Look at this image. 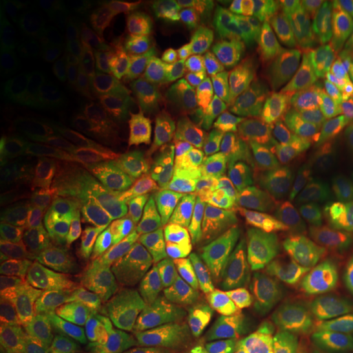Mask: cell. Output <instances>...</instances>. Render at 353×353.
I'll return each mask as SVG.
<instances>
[{
	"label": "cell",
	"mask_w": 353,
	"mask_h": 353,
	"mask_svg": "<svg viewBox=\"0 0 353 353\" xmlns=\"http://www.w3.org/2000/svg\"><path fill=\"white\" fill-rule=\"evenodd\" d=\"M247 259L288 306H309L325 286L335 250L325 239L260 237L247 242Z\"/></svg>",
	"instance_id": "6da1fadb"
},
{
	"label": "cell",
	"mask_w": 353,
	"mask_h": 353,
	"mask_svg": "<svg viewBox=\"0 0 353 353\" xmlns=\"http://www.w3.org/2000/svg\"><path fill=\"white\" fill-rule=\"evenodd\" d=\"M321 353H353V275L345 283H325Z\"/></svg>",
	"instance_id": "d6986e66"
},
{
	"label": "cell",
	"mask_w": 353,
	"mask_h": 353,
	"mask_svg": "<svg viewBox=\"0 0 353 353\" xmlns=\"http://www.w3.org/2000/svg\"><path fill=\"white\" fill-rule=\"evenodd\" d=\"M44 61L61 85L82 97L97 99L113 74V52L88 20L69 21L57 30Z\"/></svg>",
	"instance_id": "5b68a950"
},
{
	"label": "cell",
	"mask_w": 353,
	"mask_h": 353,
	"mask_svg": "<svg viewBox=\"0 0 353 353\" xmlns=\"http://www.w3.org/2000/svg\"><path fill=\"white\" fill-rule=\"evenodd\" d=\"M138 321L145 335L162 343L172 353H237L213 342L198 330L165 317L138 312Z\"/></svg>",
	"instance_id": "d4e9b609"
},
{
	"label": "cell",
	"mask_w": 353,
	"mask_h": 353,
	"mask_svg": "<svg viewBox=\"0 0 353 353\" xmlns=\"http://www.w3.org/2000/svg\"><path fill=\"white\" fill-rule=\"evenodd\" d=\"M316 72L324 87L353 88V30L335 28L316 41Z\"/></svg>",
	"instance_id": "7402d4cb"
},
{
	"label": "cell",
	"mask_w": 353,
	"mask_h": 353,
	"mask_svg": "<svg viewBox=\"0 0 353 353\" xmlns=\"http://www.w3.org/2000/svg\"><path fill=\"white\" fill-rule=\"evenodd\" d=\"M309 117L324 138H350L353 136V88H319L311 101Z\"/></svg>",
	"instance_id": "cb8c5ba5"
},
{
	"label": "cell",
	"mask_w": 353,
	"mask_h": 353,
	"mask_svg": "<svg viewBox=\"0 0 353 353\" xmlns=\"http://www.w3.org/2000/svg\"><path fill=\"white\" fill-rule=\"evenodd\" d=\"M165 257L161 234L130 205L113 203L95 241V272L143 270Z\"/></svg>",
	"instance_id": "ba28073f"
},
{
	"label": "cell",
	"mask_w": 353,
	"mask_h": 353,
	"mask_svg": "<svg viewBox=\"0 0 353 353\" xmlns=\"http://www.w3.org/2000/svg\"><path fill=\"white\" fill-rule=\"evenodd\" d=\"M325 221L337 237L353 275V193L330 203L325 208Z\"/></svg>",
	"instance_id": "d6a6232c"
},
{
	"label": "cell",
	"mask_w": 353,
	"mask_h": 353,
	"mask_svg": "<svg viewBox=\"0 0 353 353\" xmlns=\"http://www.w3.org/2000/svg\"><path fill=\"white\" fill-rule=\"evenodd\" d=\"M193 190H195V169L190 165L167 162V196L172 210L182 218L190 219Z\"/></svg>",
	"instance_id": "1f68e13d"
},
{
	"label": "cell",
	"mask_w": 353,
	"mask_h": 353,
	"mask_svg": "<svg viewBox=\"0 0 353 353\" xmlns=\"http://www.w3.org/2000/svg\"><path fill=\"white\" fill-rule=\"evenodd\" d=\"M0 353H69L59 343L48 339H30V341L3 342Z\"/></svg>",
	"instance_id": "d590c367"
},
{
	"label": "cell",
	"mask_w": 353,
	"mask_h": 353,
	"mask_svg": "<svg viewBox=\"0 0 353 353\" xmlns=\"http://www.w3.org/2000/svg\"><path fill=\"white\" fill-rule=\"evenodd\" d=\"M51 170L52 157L37 126H0V175L7 192L32 188Z\"/></svg>",
	"instance_id": "4fadbf2b"
},
{
	"label": "cell",
	"mask_w": 353,
	"mask_h": 353,
	"mask_svg": "<svg viewBox=\"0 0 353 353\" xmlns=\"http://www.w3.org/2000/svg\"><path fill=\"white\" fill-rule=\"evenodd\" d=\"M94 10L123 39L144 21L159 15L162 7L151 0H99Z\"/></svg>",
	"instance_id": "83f0119b"
},
{
	"label": "cell",
	"mask_w": 353,
	"mask_h": 353,
	"mask_svg": "<svg viewBox=\"0 0 353 353\" xmlns=\"http://www.w3.org/2000/svg\"><path fill=\"white\" fill-rule=\"evenodd\" d=\"M121 41L138 57L145 70L152 72L154 76H161L162 70L167 69L175 46L174 28L162 10L154 19L132 30Z\"/></svg>",
	"instance_id": "603a6c76"
},
{
	"label": "cell",
	"mask_w": 353,
	"mask_h": 353,
	"mask_svg": "<svg viewBox=\"0 0 353 353\" xmlns=\"http://www.w3.org/2000/svg\"><path fill=\"white\" fill-rule=\"evenodd\" d=\"M164 149L167 162H175L182 165H198L201 157V148L195 141L185 138L179 132L165 131L164 134Z\"/></svg>",
	"instance_id": "e575fe53"
},
{
	"label": "cell",
	"mask_w": 353,
	"mask_h": 353,
	"mask_svg": "<svg viewBox=\"0 0 353 353\" xmlns=\"http://www.w3.org/2000/svg\"><path fill=\"white\" fill-rule=\"evenodd\" d=\"M101 110L90 97L74 95L44 112L43 126L54 144L92 143L103 131Z\"/></svg>",
	"instance_id": "2e32d148"
},
{
	"label": "cell",
	"mask_w": 353,
	"mask_h": 353,
	"mask_svg": "<svg viewBox=\"0 0 353 353\" xmlns=\"http://www.w3.org/2000/svg\"><path fill=\"white\" fill-rule=\"evenodd\" d=\"M232 239L247 244L260 237L325 239V228L298 198L275 185L241 179L239 188L226 201Z\"/></svg>",
	"instance_id": "7a4b0ae2"
},
{
	"label": "cell",
	"mask_w": 353,
	"mask_h": 353,
	"mask_svg": "<svg viewBox=\"0 0 353 353\" xmlns=\"http://www.w3.org/2000/svg\"><path fill=\"white\" fill-rule=\"evenodd\" d=\"M164 126L165 131L179 132L201 148L208 128V114L200 99L176 101L165 105Z\"/></svg>",
	"instance_id": "4dcf8cb0"
},
{
	"label": "cell",
	"mask_w": 353,
	"mask_h": 353,
	"mask_svg": "<svg viewBox=\"0 0 353 353\" xmlns=\"http://www.w3.org/2000/svg\"><path fill=\"white\" fill-rule=\"evenodd\" d=\"M113 203V190L108 182L97 176L79 182L54 262L81 270H95L97 234Z\"/></svg>",
	"instance_id": "8fae6325"
},
{
	"label": "cell",
	"mask_w": 353,
	"mask_h": 353,
	"mask_svg": "<svg viewBox=\"0 0 353 353\" xmlns=\"http://www.w3.org/2000/svg\"><path fill=\"white\" fill-rule=\"evenodd\" d=\"M165 105L200 97V59L187 50L174 46L165 69Z\"/></svg>",
	"instance_id": "f1b7e54d"
},
{
	"label": "cell",
	"mask_w": 353,
	"mask_h": 353,
	"mask_svg": "<svg viewBox=\"0 0 353 353\" xmlns=\"http://www.w3.org/2000/svg\"><path fill=\"white\" fill-rule=\"evenodd\" d=\"M250 12L252 15L232 26L226 34L224 54L237 81L259 95L260 77L276 63L290 38L259 8L250 7Z\"/></svg>",
	"instance_id": "30bf717a"
},
{
	"label": "cell",
	"mask_w": 353,
	"mask_h": 353,
	"mask_svg": "<svg viewBox=\"0 0 353 353\" xmlns=\"http://www.w3.org/2000/svg\"><path fill=\"white\" fill-rule=\"evenodd\" d=\"M0 99H2V126H34L44 113L41 82L33 64L17 48L12 28L2 19L0 34Z\"/></svg>",
	"instance_id": "7c38bea8"
},
{
	"label": "cell",
	"mask_w": 353,
	"mask_h": 353,
	"mask_svg": "<svg viewBox=\"0 0 353 353\" xmlns=\"http://www.w3.org/2000/svg\"><path fill=\"white\" fill-rule=\"evenodd\" d=\"M161 118L117 117L103 121V143L117 156H138L156 132Z\"/></svg>",
	"instance_id": "4316f807"
},
{
	"label": "cell",
	"mask_w": 353,
	"mask_h": 353,
	"mask_svg": "<svg viewBox=\"0 0 353 353\" xmlns=\"http://www.w3.org/2000/svg\"><path fill=\"white\" fill-rule=\"evenodd\" d=\"M103 120L117 117L162 118V101L157 90L136 65L126 64L113 70L103 90L97 97Z\"/></svg>",
	"instance_id": "5bb4252c"
},
{
	"label": "cell",
	"mask_w": 353,
	"mask_h": 353,
	"mask_svg": "<svg viewBox=\"0 0 353 353\" xmlns=\"http://www.w3.org/2000/svg\"><path fill=\"white\" fill-rule=\"evenodd\" d=\"M324 165L311 201L332 203L353 188V136L324 138Z\"/></svg>",
	"instance_id": "44dd1931"
},
{
	"label": "cell",
	"mask_w": 353,
	"mask_h": 353,
	"mask_svg": "<svg viewBox=\"0 0 353 353\" xmlns=\"http://www.w3.org/2000/svg\"><path fill=\"white\" fill-rule=\"evenodd\" d=\"M280 125L275 128H247L236 126V141L239 149V172L244 180L278 185V176L273 164Z\"/></svg>",
	"instance_id": "ffe728a7"
},
{
	"label": "cell",
	"mask_w": 353,
	"mask_h": 353,
	"mask_svg": "<svg viewBox=\"0 0 353 353\" xmlns=\"http://www.w3.org/2000/svg\"><path fill=\"white\" fill-rule=\"evenodd\" d=\"M172 10L180 23L190 32L211 37L231 19L232 6L221 0H192L176 3Z\"/></svg>",
	"instance_id": "f546056e"
},
{
	"label": "cell",
	"mask_w": 353,
	"mask_h": 353,
	"mask_svg": "<svg viewBox=\"0 0 353 353\" xmlns=\"http://www.w3.org/2000/svg\"><path fill=\"white\" fill-rule=\"evenodd\" d=\"M77 187L79 182H57L15 203L6 218L10 245L54 262Z\"/></svg>",
	"instance_id": "52a82bcc"
},
{
	"label": "cell",
	"mask_w": 353,
	"mask_h": 353,
	"mask_svg": "<svg viewBox=\"0 0 353 353\" xmlns=\"http://www.w3.org/2000/svg\"><path fill=\"white\" fill-rule=\"evenodd\" d=\"M34 316L69 341L114 342L145 335L138 321V311L114 306L100 299L77 294H44L34 303Z\"/></svg>",
	"instance_id": "277c9868"
},
{
	"label": "cell",
	"mask_w": 353,
	"mask_h": 353,
	"mask_svg": "<svg viewBox=\"0 0 353 353\" xmlns=\"http://www.w3.org/2000/svg\"><path fill=\"white\" fill-rule=\"evenodd\" d=\"M280 136L273 149L278 185L294 198L311 193L324 165V138L312 125L307 99L291 97L276 112Z\"/></svg>",
	"instance_id": "8992f818"
},
{
	"label": "cell",
	"mask_w": 353,
	"mask_h": 353,
	"mask_svg": "<svg viewBox=\"0 0 353 353\" xmlns=\"http://www.w3.org/2000/svg\"><path fill=\"white\" fill-rule=\"evenodd\" d=\"M206 285L224 301L278 329L296 332V316L247 257L226 254L206 268Z\"/></svg>",
	"instance_id": "9c48e42d"
},
{
	"label": "cell",
	"mask_w": 353,
	"mask_h": 353,
	"mask_svg": "<svg viewBox=\"0 0 353 353\" xmlns=\"http://www.w3.org/2000/svg\"><path fill=\"white\" fill-rule=\"evenodd\" d=\"M131 180L141 195L152 205L159 206L169 200L164 134L134 157L131 164Z\"/></svg>",
	"instance_id": "484cf974"
},
{
	"label": "cell",
	"mask_w": 353,
	"mask_h": 353,
	"mask_svg": "<svg viewBox=\"0 0 353 353\" xmlns=\"http://www.w3.org/2000/svg\"><path fill=\"white\" fill-rule=\"evenodd\" d=\"M268 15L286 37L299 33H327L343 23L353 12V2L322 6V3L299 2V0H280L272 3L255 6Z\"/></svg>",
	"instance_id": "e0dca14e"
},
{
	"label": "cell",
	"mask_w": 353,
	"mask_h": 353,
	"mask_svg": "<svg viewBox=\"0 0 353 353\" xmlns=\"http://www.w3.org/2000/svg\"><path fill=\"white\" fill-rule=\"evenodd\" d=\"M72 347L83 353H172L149 335L114 342H77Z\"/></svg>",
	"instance_id": "836d02e7"
},
{
	"label": "cell",
	"mask_w": 353,
	"mask_h": 353,
	"mask_svg": "<svg viewBox=\"0 0 353 353\" xmlns=\"http://www.w3.org/2000/svg\"><path fill=\"white\" fill-rule=\"evenodd\" d=\"M68 17V8L43 0H8L2 7V19L19 34L34 56L44 59L56 26Z\"/></svg>",
	"instance_id": "9a60e30c"
},
{
	"label": "cell",
	"mask_w": 353,
	"mask_h": 353,
	"mask_svg": "<svg viewBox=\"0 0 353 353\" xmlns=\"http://www.w3.org/2000/svg\"><path fill=\"white\" fill-rule=\"evenodd\" d=\"M179 307L183 319L247 353H299L301 348L298 332L278 329L232 306L206 283L188 286Z\"/></svg>",
	"instance_id": "3957f363"
},
{
	"label": "cell",
	"mask_w": 353,
	"mask_h": 353,
	"mask_svg": "<svg viewBox=\"0 0 353 353\" xmlns=\"http://www.w3.org/2000/svg\"><path fill=\"white\" fill-rule=\"evenodd\" d=\"M188 221L205 239L213 244L224 249L236 247L228 226L226 200L198 165L195 167V190Z\"/></svg>",
	"instance_id": "ac0fdd59"
}]
</instances>
